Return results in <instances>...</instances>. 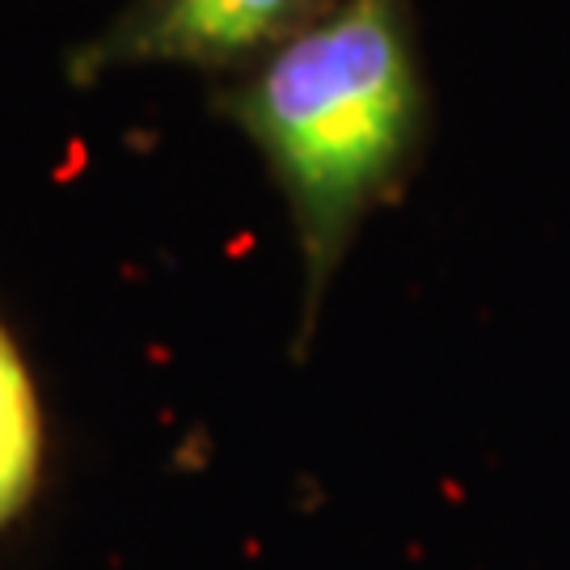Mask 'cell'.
<instances>
[{
	"label": "cell",
	"instance_id": "6da1fadb",
	"mask_svg": "<svg viewBox=\"0 0 570 570\" xmlns=\"http://www.w3.org/2000/svg\"><path fill=\"white\" fill-rule=\"evenodd\" d=\"M225 106L292 212L308 338L364 220L402 190L423 144L428 85L410 0H334Z\"/></svg>",
	"mask_w": 570,
	"mask_h": 570
},
{
	"label": "cell",
	"instance_id": "7a4b0ae2",
	"mask_svg": "<svg viewBox=\"0 0 570 570\" xmlns=\"http://www.w3.org/2000/svg\"><path fill=\"white\" fill-rule=\"evenodd\" d=\"M334 0H131L68 56V77L98 85L131 68H228L266 60Z\"/></svg>",
	"mask_w": 570,
	"mask_h": 570
},
{
	"label": "cell",
	"instance_id": "3957f363",
	"mask_svg": "<svg viewBox=\"0 0 570 570\" xmlns=\"http://www.w3.org/2000/svg\"><path fill=\"white\" fill-rule=\"evenodd\" d=\"M42 465V419L30 372L0 326V529L35 494Z\"/></svg>",
	"mask_w": 570,
	"mask_h": 570
}]
</instances>
